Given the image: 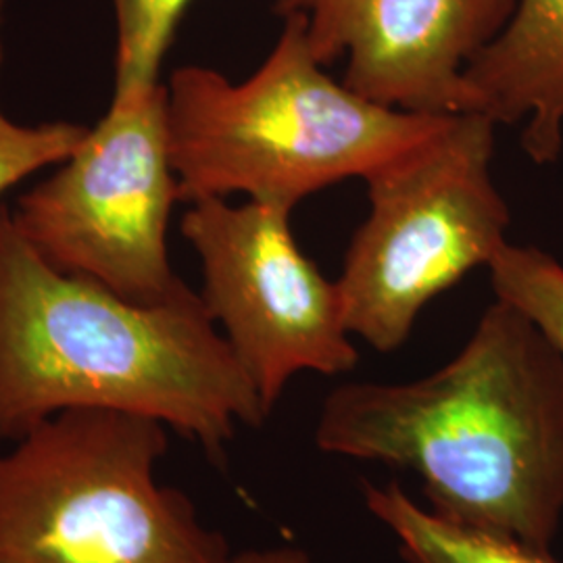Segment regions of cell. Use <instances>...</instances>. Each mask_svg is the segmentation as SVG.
Returning <instances> with one entry per match:
<instances>
[{
  "label": "cell",
  "mask_w": 563,
  "mask_h": 563,
  "mask_svg": "<svg viewBox=\"0 0 563 563\" xmlns=\"http://www.w3.org/2000/svg\"><path fill=\"white\" fill-rule=\"evenodd\" d=\"M316 444L409 470L444 518L549 549L563 516L562 355L497 299L441 369L334 388Z\"/></svg>",
  "instance_id": "1"
},
{
  "label": "cell",
  "mask_w": 563,
  "mask_h": 563,
  "mask_svg": "<svg viewBox=\"0 0 563 563\" xmlns=\"http://www.w3.org/2000/svg\"><path fill=\"white\" fill-rule=\"evenodd\" d=\"M74 409L141 416L222 457L267 418L201 295L128 301L42 262L0 205V441Z\"/></svg>",
  "instance_id": "2"
},
{
  "label": "cell",
  "mask_w": 563,
  "mask_h": 563,
  "mask_svg": "<svg viewBox=\"0 0 563 563\" xmlns=\"http://www.w3.org/2000/svg\"><path fill=\"white\" fill-rule=\"evenodd\" d=\"M165 113L181 201L241 192L288 211L325 186L369 176L451 118L393 109L332 80L295 18H284L246 80L178 67L165 84Z\"/></svg>",
  "instance_id": "3"
},
{
  "label": "cell",
  "mask_w": 563,
  "mask_h": 563,
  "mask_svg": "<svg viewBox=\"0 0 563 563\" xmlns=\"http://www.w3.org/2000/svg\"><path fill=\"white\" fill-rule=\"evenodd\" d=\"M167 430L74 409L2 451L0 562L230 563L190 499L157 481Z\"/></svg>",
  "instance_id": "4"
},
{
  "label": "cell",
  "mask_w": 563,
  "mask_h": 563,
  "mask_svg": "<svg viewBox=\"0 0 563 563\" xmlns=\"http://www.w3.org/2000/svg\"><path fill=\"white\" fill-rule=\"evenodd\" d=\"M495 130L484 113H455L363 178L369 211L336 284L349 332L376 351L399 349L428 302L504 251L511 216L490 172Z\"/></svg>",
  "instance_id": "5"
},
{
  "label": "cell",
  "mask_w": 563,
  "mask_h": 563,
  "mask_svg": "<svg viewBox=\"0 0 563 563\" xmlns=\"http://www.w3.org/2000/svg\"><path fill=\"white\" fill-rule=\"evenodd\" d=\"M55 167L9 207L13 228L42 262L141 305L169 301L188 286L167 246L181 197L165 81L136 101L111 102Z\"/></svg>",
  "instance_id": "6"
},
{
  "label": "cell",
  "mask_w": 563,
  "mask_h": 563,
  "mask_svg": "<svg viewBox=\"0 0 563 563\" xmlns=\"http://www.w3.org/2000/svg\"><path fill=\"white\" fill-rule=\"evenodd\" d=\"M290 213L265 202L201 199L180 225L201 263L202 302L267 416L297 374L339 376L360 362L339 284L302 253Z\"/></svg>",
  "instance_id": "7"
},
{
  "label": "cell",
  "mask_w": 563,
  "mask_h": 563,
  "mask_svg": "<svg viewBox=\"0 0 563 563\" xmlns=\"http://www.w3.org/2000/svg\"><path fill=\"white\" fill-rule=\"evenodd\" d=\"M516 0H276L302 25L323 67L344 59L342 84L393 109L467 111L463 71L511 18Z\"/></svg>",
  "instance_id": "8"
},
{
  "label": "cell",
  "mask_w": 563,
  "mask_h": 563,
  "mask_svg": "<svg viewBox=\"0 0 563 563\" xmlns=\"http://www.w3.org/2000/svg\"><path fill=\"white\" fill-rule=\"evenodd\" d=\"M467 111L526 120L523 153L547 165L563 146V0H516L504 30L463 71Z\"/></svg>",
  "instance_id": "9"
},
{
  "label": "cell",
  "mask_w": 563,
  "mask_h": 563,
  "mask_svg": "<svg viewBox=\"0 0 563 563\" xmlns=\"http://www.w3.org/2000/svg\"><path fill=\"white\" fill-rule=\"evenodd\" d=\"M363 499L393 532L407 563H558L549 549L426 509L399 484L363 483Z\"/></svg>",
  "instance_id": "10"
},
{
  "label": "cell",
  "mask_w": 563,
  "mask_h": 563,
  "mask_svg": "<svg viewBox=\"0 0 563 563\" xmlns=\"http://www.w3.org/2000/svg\"><path fill=\"white\" fill-rule=\"evenodd\" d=\"M115 20L111 102L142 99L162 86L163 60L192 0H109Z\"/></svg>",
  "instance_id": "11"
},
{
  "label": "cell",
  "mask_w": 563,
  "mask_h": 563,
  "mask_svg": "<svg viewBox=\"0 0 563 563\" xmlns=\"http://www.w3.org/2000/svg\"><path fill=\"white\" fill-rule=\"evenodd\" d=\"M499 301L539 325L563 360V265L537 246L505 244L488 265Z\"/></svg>",
  "instance_id": "12"
},
{
  "label": "cell",
  "mask_w": 563,
  "mask_h": 563,
  "mask_svg": "<svg viewBox=\"0 0 563 563\" xmlns=\"http://www.w3.org/2000/svg\"><path fill=\"white\" fill-rule=\"evenodd\" d=\"M4 7L0 0V80L4 65ZM88 125L76 121L21 123L11 120L0 102V197L46 167L65 162L84 141Z\"/></svg>",
  "instance_id": "13"
},
{
  "label": "cell",
  "mask_w": 563,
  "mask_h": 563,
  "mask_svg": "<svg viewBox=\"0 0 563 563\" xmlns=\"http://www.w3.org/2000/svg\"><path fill=\"white\" fill-rule=\"evenodd\" d=\"M230 563H311L309 555L299 547H269V549H251L232 555Z\"/></svg>",
  "instance_id": "14"
},
{
  "label": "cell",
  "mask_w": 563,
  "mask_h": 563,
  "mask_svg": "<svg viewBox=\"0 0 563 563\" xmlns=\"http://www.w3.org/2000/svg\"><path fill=\"white\" fill-rule=\"evenodd\" d=\"M0 563H7V562H0Z\"/></svg>",
  "instance_id": "15"
}]
</instances>
